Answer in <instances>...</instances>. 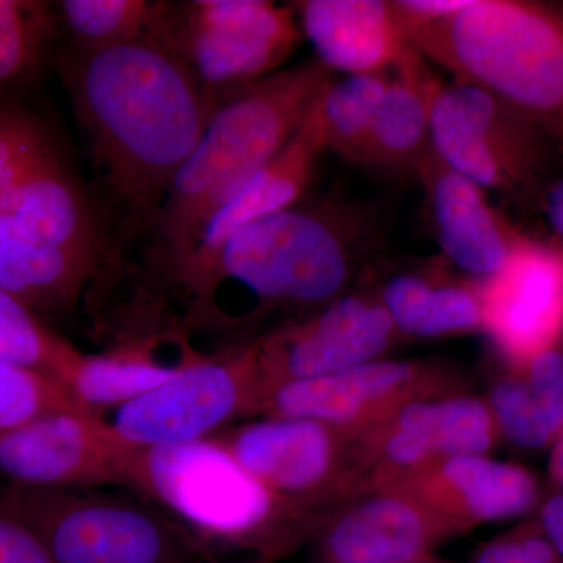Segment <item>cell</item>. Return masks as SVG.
Segmentation results:
<instances>
[{
	"label": "cell",
	"mask_w": 563,
	"mask_h": 563,
	"mask_svg": "<svg viewBox=\"0 0 563 563\" xmlns=\"http://www.w3.org/2000/svg\"><path fill=\"white\" fill-rule=\"evenodd\" d=\"M474 563H563V559L547 537L526 533L490 544Z\"/></svg>",
	"instance_id": "cell-32"
},
{
	"label": "cell",
	"mask_w": 563,
	"mask_h": 563,
	"mask_svg": "<svg viewBox=\"0 0 563 563\" xmlns=\"http://www.w3.org/2000/svg\"><path fill=\"white\" fill-rule=\"evenodd\" d=\"M66 409L81 407L60 380L27 366L0 361V432Z\"/></svg>",
	"instance_id": "cell-28"
},
{
	"label": "cell",
	"mask_w": 563,
	"mask_h": 563,
	"mask_svg": "<svg viewBox=\"0 0 563 563\" xmlns=\"http://www.w3.org/2000/svg\"><path fill=\"white\" fill-rule=\"evenodd\" d=\"M331 81L332 70L317 60L276 70L222 96L150 228L146 263L158 290L173 287L210 222L287 146Z\"/></svg>",
	"instance_id": "cell-4"
},
{
	"label": "cell",
	"mask_w": 563,
	"mask_h": 563,
	"mask_svg": "<svg viewBox=\"0 0 563 563\" xmlns=\"http://www.w3.org/2000/svg\"><path fill=\"white\" fill-rule=\"evenodd\" d=\"M324 90L307 111L302 124L287 146L272 162L266 163L261 172L255 173L235 199L210 222L198 251L173 287L166 291L169 301L179 298L181 291L209 268L232 235L252 222L272 217L301 201L303 191L312 179L318 158L328 147L322 120Z\"/></svg>",
	"instance_id": "cell-13"
},
{
	"label": "cell",
	"mask_w": 563,
	"mask_h": 563,
	"mask_svg": "<svg viewBox=\"0 0 563 563\" xmlns=\"http://www.w3.org/2000/svg\"><path fill=\"white\" fill-rule=\"evenodd\" d=\"M528 385L551 431L558 432L563 424L562 352L555 350L537 352Z\"/></svg>",
	"instance_id": "cell-31"
},
{
	"label": "cell",
	"mask_w": 563,
	"mask_h": 563,
	"mask_svg": "<svg viewBox=\"0 0 563 563\" xmlns=\"http://www.w3.org/2000/svg\"><path fill=\"white\" fill-rule=\"evenodd\" d=\"M383 242L374 207L325 198L296 202L232 235L177 301V328L198 331L232 291L246 292V322L277 309L302 310L339 299L358 263Z\"/></svg>",
	"instance_id": "cell-3"
},
{
	"label": "cell",
	"mask_w": 563,
	"mask_h": 563,
	"mask_svg": "<svg viewBox=\"0 0 563 563\" xmlns=\"http://www.w3.org/2000/svg\"><path fill=\"white\" fill-rule=\"evenodd\" d=\"M0 563H55L44 544L21 521L0 514Z\"/></svg>",
	"instance_id": "cell-33"
},
{
	"label": "cell",
	"mask_w": 563,
	"mask_h": 563,
	"mask_svg": "<svg viewBox=\"0 0 563 563\" xmlns=\"http://www.w3.org/2000/svg\"><path fill=\"white\" fill-rule=\"evenodd\" d=\"M559 465H561V472L563 474V448H562L561 461H559Z\"/></svg>",
	"instance_id": "cell-37"
},
{
	"label": "cell",
	"mask_w": 563,
	"mask_h": 563,
	"mask_svg": "<svg viewBox=\"0 0 563 563\" xmlns=\"http://www.w3.org/2000/svg\"><path fill=\"white\" fill-rule=\"evenodd\" d=\"M257 383L252 344L232 354H206L161 387L98 415L132 448L199 442L220 433L250 401Z\"/></svg>",
	"instance_id": "cell-9"
},
{
	"label": "cell",
	"mask_w": 563,
	"mask_h": 563,
	"mask_svg": "<svg viewBox=\"0 0 563 563\" xmlns=\"http://www.w3.org/2000/svg\"><path fill=\"white\" fill-rule=\"evenodd\" d=\"M0 514L27 526L55 563H201L211 558L180 523L122 499L13 485L0 496Z\"/></svg>",
	"instance_id": "cell-7"
},
{
	"label": "cell",
	"mask_w": 563,
	"mask_h": 563,
	"mask_svg": "<svg viewBox=\"0 0 563 563\" xmlns=\"http://www.w3.org/2000/svg\"><path fill=\"white\" fill-rule=\"evenodd\" d=\"M443 472L473 514L483 520L523 514L537 498L531 474L509 463L462 455L451 459Z\"/></svg>",
	"instance_id": "cell-26"
},
{
	"label": "cell",
	"mask_w": 563,
	"mask_h": 563,
	"mask_svg": "<svg viewBox=\"0 0 563 563\" xmlns=\"http://www.w3.org/2000/svg\"><path fill=\"white\" fill-rule=\"evenodd\" d=\"M213 437L272 493L312 490L331 465V440L318 421L279 417Z\"/></svg>",
	"instance_id": "cell-18"
},
{
	"label": "cell",
	"mask_w": 563,
	"mask_h": 563,
	"mask_svg": "<svg viewBox=\"0 0 563 563\" xmlns=\"http://www.w3.org/2000/svg\"><path fill=\"white\" fill-rule=\"evenodd\" d=\"M390 79L387 69L355 74L328 85L322 95L325 146L347 161L362 163Z\"/></svg>",
	"instance_id": "cell-25"
},
{
	"label": "cell",
	"mask_w": 563,
	"mask_h": 563,
	"mask_svg": "<svg viewBox=\"0 0 563 563\" xmlns=\"http://www.w3.org/2000/svg\"><path fill=\"white\" fill-rule=\"evenodd\" d=\"M122 485L172 510L209 553L213 544L252 547L272 520L273 493L214 437L173 446L128 444Z\"/></svg>",
	"instance_id": "cell-6"
},
{
	"label": "cell",
	"mask_w": 563,
	"mask_h": 563,
	"mask_svg": "<svg viewBox=\"0 0 563 563\" xmlns=\"http://www.w3.org/2000/svg\"><path fill=\"white\" fill-rule=\"evenodd\" d=\"M395 324L383 302L343 296L301 324L254 344L261 383L274 388L291 380L346 372L383 354Z\"/></svg>",
	"instance_id": "cell-12"
},
{
	"label": "cell",
	"mask_w": 563,
	"mask_h": 563,
	"mask_svg": "<svg viewBox=\"0 0 563 563\" xmlns=\"http://www.w3.org/2000/svg\"><path fill=\"white\" fill-rule=\"evenodd\" d=\"M407 43L454 76L521 114L563 113V25L512 0H468L463 9L402 25Z\"/></svg>",
	"instance_id": "cell-5"
},
{
	"label": "cell",
	"mask_w": 563,
	"mask_h": 563,
	"mask_svg": "<svg viewBox=\"0 0 563 563\" xmlns=\"http://www.w3.org/2000/svg\"><path fill=\"white\" fill-rule=\"evenodd\" d=\"M428 539V528L412 507L398 499H374L325 533L321 563H412L422 558Z\"/></svg>",
	"instance_id": "cell-20"
},
{
	"label": "cell",
	"mask_w": 563,
	"mask_h": 563,
	"mask_svg": "<svg viewBox=\"0 0 563 563\" xmlns=\"http://www.w3.org/2000/svg\"><path fill=\"white\" fill-rule=\"evenodd\" d=\"M547 210L551 225L563 239V179L548 192Z\"/></svg>",
	"instance_id": "cell-35"
},
{
	"label": "cell",
	"mask_w": 563,
	"mask_h": 563,
	"mask_svg": "<svg viewBox=\"0 0 563 563\" xmlns=\"http://www.w3.org/2000/svg\"><path fill=\"white\" fill-rule=\"evenodd\" d=\"M296 9L318 62L328 69L350 76L387 70L409 47L393 2L303 0Z\"/></svg>",
	"instance_id": "cell-17"
},
{
	"label": "cell",
	"mask_w": 563,
	"mask_h": 563,
	"mask_svg": "<svg viewBox=\"0 0 563 563\" xmlns=\"http://www.w3.org/2000/svg\"><path fill=\"white\" fill-rule=\"evenodd\" d=\"M520 114L481 88L439 84L431 110L432 151L481 190L515 195L531 185L539 165Z\"/></svg>",
	"instance_id": "cell-10"
},
{
	"label": "cell",
	"mask_w": 563,
	"mask_h": 563,
	"mask_svg": "<svg viewBox=\"0 0 563 563\" xmlns=\"http://www.w3.org/2000/svg\"><path fill=\"white\" fill-rule=\"evenodd\" d=\"M412 373L407 363L369 362L346 372L282 384L269 396L279 417L343 421L366 402L398 387Z\"/></svg>",
	"instance_id": "cell-21"
},
{
	"label": "cell",
	"mask_w": 563,
	"mask_h": 563,
	"mask_svg": "<svg viewBox=\"0 0 563 563\" xmlns=\"http://www.w3.org/2000/svg\"><path fill=\"white\" fill-rule=\"evenodd\" d=\"M383 303L395 328L410 335L468 331L484 321L479 295L459 285H433L417 274L388 282Z\"/></svg>",
	"instance_id": "cell-23"
},
{
	"label": "cell",
	"mask_w": 563,
	"mask_h": 563,
	"mask_svg": "<svg viewBox=\"0 0 563 563\" xmlns=\"http://www.w3.org/2000/svg\"><path fill=\"white\" fill-rule=\"evenodd\" d=\"M490 444V417L470 398L444 402H415L399 420V431L388 442L391 461L415 463L431 451L462 457L484 453Z\"/></svg>",
	"instance_id": "cell-22"
},
{
	"label": "cell",
	"mask_w": 563,
	"mask_h": 563,
	"mask_svg": "<svg viewBox=\"0 0 563 563\" xmlns=\"http://www.w3.org/2000/svg\"><path fill=\"white\" fill-rule=\"evenodd\" d=\"M125 448L98 413L58 410L0 432V472L49 490L122 485Z\"/></svg>",
	"instance_id": "cell-11"
},
{
	"label": "cell",
	"mask_w": 563,
	"mask_h": 563,
	"mask_svg": "<svg viewBox=\"0 0 563 563\" xmlns=\"http://www.w3.org/2000/svg\"><path fill=\"white\" fill-rule=\"evenodd\" d=\"M299 38L290 7L268 0H192L174 2L165 46L221 101L273 74Z\"/></svg>",
	"instance_id": "cell-8"
},
{
	"label": "cell",
	"mask_w": 563,
	"mask_h": 563,
	"mask_svg": "<svg viewBox=\"0 0 563 563\" xmlns=\"http://www.w3.org/2000/svg\"><path fill=\"white\" fill-rule=\"evenodd\" d=\"M65 73L77 121L106 187L128 224L150 231L220 99L158 41L74 47Z\"/></svg>",
	"instance_id": "cell-1"
},
{
	"label": "cell",
	"mask_w": 563,
	"mask_h": 563,
	"mask_svg": "<svg viewBox=\"0 0 563 563\" xmlns=\"http://www.w3.org/2000/svg\"><path fill=\"white\" fill-rule=\"evenodd\" d=\"M106 266L98 222L49 135L0 109V290L32 312H66Z\"/></svg>",
	"instance_id": "cell-2"
},
{
	"label": "cell",
	"mask_w": 563,
	"mask_h": 563,
	"mask_svg": "<svg viewBox=\"0 0 563 563\" xmlns=\"http://www.w3.org/2000/svg\"><path fill=\"white\" fill-rule=\"evenodd\" d=\"M439 84L409 44L393 66L390 85L374 120L362 163L373 168L418 173L432 152L431 110Z\"/></svg>",
	"instance_id": "cell-19"
},
{
	"label": "cell",
	"mask_w": 563,
	"mask_h": 563,
	"mask_svg": "<svg viewBox=\"0 0 563 563\" xmlns=\"http://www.w3.org/2000/svg\"><path fill=\"white\" fill-rule=\"evenodd\" d=\"M47 24L46 9L40 3L0 0V85L32 68Z\"/></svg>",
	"instance_id": "cell-29"
},
{
	"label": "cell",
	"mask_w": 563,
	"mask_h": 563,
	"mask_svg": "<svg viewBox=\"0 0 563 563\" xmlns=\"http://www.w3.org/2000/svg\"><path fill=\"white\" fill-rule=\"evenodd\" d=\"M562 255H563V239H562ZM563 258V257H562Z\"/></svg>",
	"instance_id": "cell-38"
},
{
	"label": "cell",
	"mask_w": 563,
	"mask_h": 563,
	"mask_svg": "<svg viewBox=\"0 0 563 563\" xmlns=\"http://www.w3.org/2000/svg\"><path fill=\"white\" fill-rule=\"evenodd\" d=\"M57 9L74 47L99 49L132 41L165 43L174 2L63 0Z\"/></svg>",
	"instance_id": "cell-24"
},
{
	"label": "cell",
	"mask_w": 563,
	"mask_h": 563,
	"mask_svg": "<svg viewBox=\"0 0 563 563\" xmlns=\"http://www.w3.org/2000/svg\"><path fill=\"white\" fill-rule=\"evenodd\" d=\"M544 537L563 558V495L544 504L542 512Z\"/></svg>",
	"instance_id": "cell-34"
},
{
	"label": "cell",
	"mask_w": 563,
	"mask_h": 563,
	"mask_svg": "<svg viewBox=\"0 0 563 563\" xmlns=\"http://www.w3.org/2000/svg\"><path fill=\"white\" fill-rule=\"evenodd\" d=\"M418 174L431 199L444 255L474 276L490 279L501 272L520 239L488 203L487 192L448 168L433 151Z\"/></svg>",
	"instance_id": "cell-16"
},
{
	"label": "cell",
	"mask_w": 563,
	"mask_h": 563,
	"mask_svg": "<svg viewBox=\"0 0 563 563\" xmlns=\"http://www.w3.org/2000/svg\"><path fill=\"white\" fill-rule=\"evenodd\" d=\"M412 563H435V562L428 561V559H426V558H421V559H418V561H415Z\"/></svg>",
	"instance_id": "cell-36"
},
{
	"label": "cell",
	"mask_w": 563,
	"mask_h": 563,
	"mask_svg": "<svg viewBox=\"0 0 563 563\" xmlns=\"http://www.w3.org/2000/svg\"><path fill=\"white\" fill-rule=\"evenodd\" d=\"M206 352L176 328L129 336L98 354H84L66 388L81 409L102 413L161 387Z\"/></svg>",
	"instance_id": "cell-15"
},
{
	"label": "cell",
	"mask_w": 563,
	"mask_h": 563,
	"mask_svg": "<svg viewBox=\"0 0 563 563\" xmlns=\"http://www.w3.org/2000/svg\"><path fill=\"white\" fill-rule=\"evenodd\" d=\"M479 296L483 322L504 347L539 352L563 321V258L520 239Z\"/></svg>",
	"instance_id": "cell-14"
},
{
	"label": "cell",
	"mask_w": 563,
	"mask_h": 563,
	"mask_svg": "<svg viewBox=\"0 0 563 563\" xmlns=\"http://www.w3.org/2000/svg\"><path fill=\"white\" fill-rule=\"evenodd\" d=\"M492 398L504 432L518 446L542 448L553 437L528 384L503 380L496 385Z\"/></svg>",
	"instance_id": "cell-30"
},
{
	"label": "cell",
	"mask_w": 563,
	"mask_h": 563,
	"mask_svg": "<svg viewBox=\"0 0 563 563\" xmlns=\"http://www.w3.org/2000/svg\"><path fill=\"white\" fill-rule=\"evenodd\" d=\"M81 352L44 328L35 312L0 290V361L27 366L66 387Z\"/></svg>",
	"instance_id": "cell-27"
}]
</instances>
